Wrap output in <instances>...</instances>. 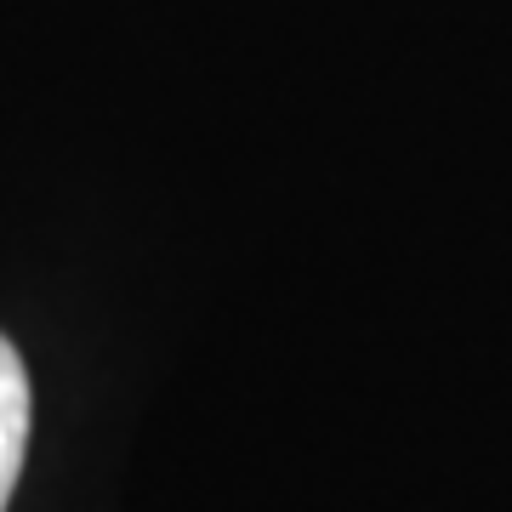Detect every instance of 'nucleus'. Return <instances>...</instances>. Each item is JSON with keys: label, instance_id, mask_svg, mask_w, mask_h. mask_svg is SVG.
<instances>
[{"label": "nucleus", "instance_id": "f257e3e1", "mask_svg": "<svg viewBox=\"0 0 512 512\" xmlns=\"http://www.w3.org/2000/svg\"><path fill=\"white\" fill-rule=\"evenodd\" d=\"M23 450H29V370H23L18 348L0 336V512L18 490Z\"/></svg>", "mask_w": 512, "mask_h": 512}]
</instances>
